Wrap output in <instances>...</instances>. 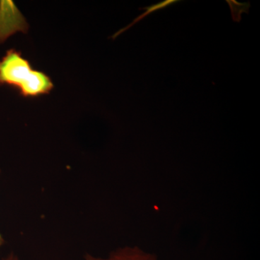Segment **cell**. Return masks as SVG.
<instances>
[{
    "instance_id": "3",
    "label": "cell",
    "mask_w": 260,
    "mask_h": 260,
    "mask_svg": "<svg viewBox=\"0 0 260 260\" xmlns=\"http://www.w3.org/2000/svg\"><path fill=\"white\" fill-rule=\"evenodd\" d=\"M85 260H158L153 254L138 246H124L113 251L107 256H97L87 254Z\"/></svg>"
},
{
    "instance_id": "1",
    "label": "cell",
    "mask_w": 260,
    "mask_h": 260,
    "mask_svg": "<svg viewBox=\"0 0 260 260\" xmlns=\"http://www.w3.org/2000/svg\"><path fill=\"white\" fill-rule=\"evenodd\" d=\"M3 85L17 89L25 98L46 95L54 88L50 77L34 70L28 59L15 49L7 51L0 59V86Z\"/></svg>"
},
{
    "instance_id": "7",
    "label": "cell",
    "mask_w": 260,
    "mask_h": 260,
    "mask_svg": "<svg viewBox=\"0 0 260 260\" xmlns=\"http://www.w3.org/2000/svg\"><path fill=\"white\" fill-rule=\"evenodd\" d=\"M0 172H1V171H0ZM4 238H3V236H2V234H0V251H1L2 247H3V245H4Z\"/></svg>"
},
{
    "instance_id": "2",
    "label": "cell",
    "mask_w": 260,
    "mask_h": 260,
    "mask_svg": "<svg viewBox=\"0 0 260 260\" xmlns=\"http://www.w3.org/2000/svg\"><path fill=\"white\" fill-rule=\"evenodd\" d=\"M29 28L25 17L11 0L0 1V44L16 32L26 34Z\"/></svg>"
},
{
    "instance_id": "5",
    "label": "cell",
    "mask_w": 260,
    "mask_h": 260,
    "mask_svg": "<svg viewBox=\"0 0 260 260\" xmlns=\"http://www.w3.org/2000/svg\"><path fill=\"white\" fill-rule=\"evenodd\" d=\"M226 3L230 7L234 21L239 23L242 20V13H249V10L251 7L249 2L241 3L237 2V0H226Z\"/></svg>"
},
{
    "instance_id": "4",
    "label": "cell",
    "mask_w": 260,
    "mask_h": 260,
    "mask_svg": "<svg viewBox=\"0 0 260 260\" xmlns=\"http://www.w3.org/2000/svg\"><path fill=\"white\" fill-rule=\"evenodd\" d=\"M179 2L180 1H178V0H164V1L160 2V3H156V4L152 5H150V6L145 7V8H140V10H145V13L137 17L131 23L127 25V26L124 27V28L120 29L119 31L116 32L115 34L112 36V39H115L116 37H119L122 32L126 31V30L131 28L135 24L140 22V20H142V19L148 16L150 13H155V12L158 11L159 10L164 9V8H167V7L170 6V5L176 4V3H179Z\"/></svg>"
},
{
    "instance_id": "6",
    "label": "cell",
    "mask_w": 260,
    "mask_h": 260,
    "mask_svg": "<svg viewBox=\"0 0 260 260\" xmlns=\"http://www.w3.org/2000/svg\"><path fill=\"white\" fill-rule=\"evenodd\" d=\"M3 260H20L19 259V257L18 256L15 255V254H13V253H11V254H10L9 255H8L6 256V257H5L4 259H3Z\"/></svg>"
}]
</instances>
